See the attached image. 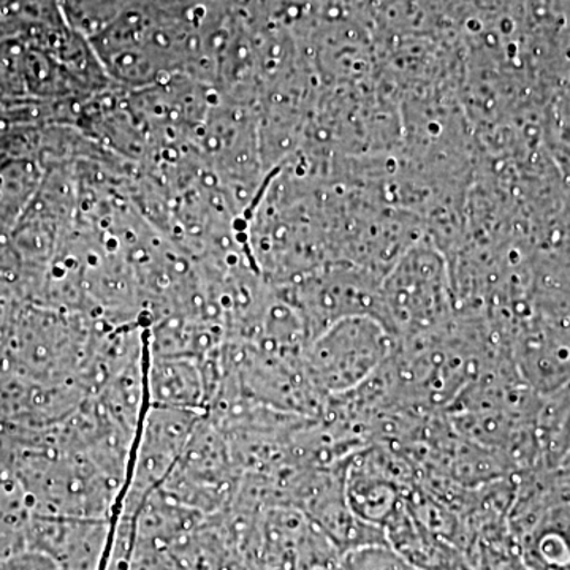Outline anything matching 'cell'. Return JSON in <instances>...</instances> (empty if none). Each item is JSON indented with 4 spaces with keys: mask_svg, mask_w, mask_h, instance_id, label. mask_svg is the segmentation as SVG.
Returning <instances> with one entry per match:
<instances>
[{
    "mask_svg": "<svg viewBox=\"0 0 570 570\" xmlns=\"http://www.w3.org/2000/svg\"><path fill=\"white\" fill-rule=\"evenodd\" d=\"M444 255L419 242L382 277L379 321L400 341L430 335L453 321V295Z\"/></svg>",
    "mask_w": 570,
    "mask_h": 570,
    "instance_id": "cell-1",
    "label": "cell"
},
{
    "mask_svg": "<svg viewBox=\"0 0 570 570\" xmlns=\"http://www.w3.org/2000/svg\"><path fill=\"white\" fill-rule=\"evenodd\" d=\"M400 340L377 318L347 317L307 343L299 366L324 397L346 395L395 354Z\"/></svg>",
    "mask_w": 570,
    "mask_h": 570,
    "instance_id": "cell-2",
    "label": "cell"
},
{
    "mask_svg": "<svg viewBox=\"0 0 570 570\" xmlns=\"http://www.w3.org/2000/svg\"><path fill=\"white\" fill-rule=\"evenodd\" d=\"M236 551L246 570H324L340 553L316 523L292 505H266L236 531Z\"/></svg>",
    "mask_w": 570,
    "mask_h": 570,
    "instance_id": "cell-3",
    "label": "cell"
},
{
    "mask_svg": "<svg viewBox=\"0 0 570 570\" xmlns=\"http://www.w3.org/2000/svg\"><path fill=\"white\" fill-rule=\"evenodd\" d=\"M239 471L223 431L208 415L198 419L178 463L160 490L184 508L214 515L228 508Z\"/></svg>",
    "mask_w": 570,
    "mask_h": 570,
    "instance_id": "cell-4",
    "label": "cell"
},
{
    "mask_svg": "<svg viewBox=\"0 0 570 570\" xmlns=\"http://www.w3.org/2000/svg\"><path fill=\"white\" fill-rule=\"evenodd\" d=\"M204 414L184 409L153 406L142 414L132 466L111 524L135 521L149 494L163 487L186 449L198 419Z\"/></svg>",
    "mask_w": 570,
    "mask_h": 570,
    "instance_id": "cell-5",
    "label": "cell"
},
{
    "mask_svg": "<svg viewBox=\"0 0 570 570\" xmlns=\"http://www.w3.org/2000/svg\"><path fill=\"white\" fill-rule=\"evenodd\" d=\"M111 538L110 520L33 513L26 543L50 554L61 570H107Z\"/></svg>",
    "mask_w": 570,
    "mask_h": 570,
    "instance_id": "cell-6",
    "label": "cell"
},
{
    "mask_svg": "<svg viewBox=\"0 0 570 570\" xmlns=\"http://www.w3.org/2000/svg\"><path fill=\"white\" fill-rule=\"evenodd\" d=\"M146 395L153 406L184 409L206 414L209 387L204 358L157 356L146 362Z\"/></svg>",
    "mask_w": 570,
    "mask_h": 570,
    "instance_id": "cell-7",
    "label": "cell"
},
{
    "mask_svg": "<svg viewBox=\"0 0 570 570\" xmlns=\"http://www.w3.org/2000/svg\"><path fill=\"white\" fill-rule=\"evenodd\" d=\"M343 570H420L390 543H374L347 551L340 558Z\"/></svg>",
    "mask_w": 570,
    "mask_h": 570,
    "instance_id": "cell-8",
    "label": "cell"
},
{
    "mask_svg": "<svg viewBox=\"0 0 570 570\" xmlns=\"http://www.w3.org/2000/svg\"><path fill=\"white\" fill-rule=\"evenodd\" d=\"M0 570H61V568L45 551L26 547V549L7 554Z\"/></svg>",
    "mask_w": 570,
    "mask_h": 570,
    "instance_id": "cell-9",
    "label": "cell"
}]
</instances>
